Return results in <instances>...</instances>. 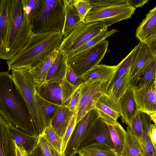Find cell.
I'll return each instance as SVG.
<instances>
[{
	"label": "cell",
	"mask_w": 156,
	"mask_h": 156,
	"mask_svg": "<svg viewBox=\"0 0 156 156\" xmlns=\"http://www.w3.org/2000/svg\"><path fill=\"white\" fill-rule=\"evenodd\" d=\"M0 115L23 132L39 136L24 98L9 71L0 72Z\"/></svg>",
	"instance_id": "obj_1"
},
{
	"label": "cell",
	"mask_w": 156,
	"mask_h": 156,
	"mask_svg": "<svg viewBox=\"0 0 156 156\" xmlns=\"http://www.w3.org/2000/svg\"><path fill=\"white\" fill-rule=\"evenodd\" d=\"M63 38L62 33L57 32L33 33L27 44L13 58L7 60L8 71L36 67L58 50Z\"/></svg>",
	"instance_id": "obj_2"
},
{
	"label": "cell",
	"mask_w": 156,
	"mask_h": 156,
	"mask_svg": "<svg viewBox=\"0 0 156 156\" xmlns=\"http://www.w3.org/2000/svg\"><path fill=\"white\" fill-rule=\"evenodd\" d=\"M33 33L22 0H11L7 29L0 48V58L7 60L13 58L27 44Z\"/></svg>",
	"instance_id": "obj_3"
},
{
	"label": "cell",
	"mask_w": 156,
	"mask_h": 156,
	"mask_svg": "<svg viewBox=\"0 0 156 156\" xmlns=\"http://www.w3.org/2000/svg\"><path fill=\"white\" fill-rule=\"evenodd\" d=\"M70 0H44L43 8L31 22L34 33L62 32L66 7Z\"/></svg>",
	"instance_id": "obj_4"
},
{
	"label": "cell",
	"mask_w": 156,
	"mask_h": 156,
	"mask_svg": "<svg viewBox=\"0 0 156 156\" xmlns=\"http://www.w3.org/2000/svg\"><path fill=\"white\" fill-rule=\"evenodd\" d=\"M11 76L24 98L38 136L41 135L45 127L36 100L35 83L30 69H13Z\"/></svg>",
	"instance_id": "obj_5"
},
{
	"label": "cell",
	"mask_w": 156,
	"mask_h": 156,
	"mask_svg": "<svg viewBox=\"0 0 156 156\" xmlns=\"http://www.w3.org/2000/svg\"><path fill=\"white\" fill-rule=\"evenodd\" d=\"M108 27L101 22L85 23L81 20L63 38L58 51L67 55L98 34L107 31Z\"/></svg>",
	"instance_id": "obj_6"
},
{
	"label": "cell",
	"mask_w": 156,
	"mask_h": 156,
	"mask_svg": "<svg viewBox=\"0 0 156 156\" xmlns=\"http://www.w3.org/2000/svg\"><path fill=\"white\" fill-rule=\"evenodd\" d=\"M135 9L128 1L123 4L104 7H93L86 15L85 23L101 22L108 26L131 18Z\"/></svg>",
	"instance_id": "obj_7"
},
{
	"label": "cell",
	"mask_w": 156,
	"mask_h": 156,
	"mask_svg": "<svg viewBox=\"0 0 156 156\" xmlns=\"http://www.w3.org/2000/svg\"><path fill=\"white\" fill-rule=\"evenodd\" d=\"M111 80L90 81L80 87V99L77 108L76 125L88 112L95 109V104L105 93Z\"/></svg>",
	"instance_id": "obj_8"
},
{
	"label": "cell",
	"mask_w": 156,
	"mask_h": 156,
	"mask_svg": "<svg viewBox=\"0 0 156 156\" xmlns=\"http://www.w3.org/2000/svg\"><path fill=\"white\" fill-rule=\"evenodd\" d=\"M108 42L105 40L78 56L67 60V65L80 76L99 64L107 50Z\"/></svg>",
	"instance_id": "obj_9"
},
{
	"label": "cell",
	"mask_w": 156,
	"mask_h": 156,
	"mask_svg": "<svg viewBox=\"0 0 156 156\" xmlns=\"http://www.w3.org/2000/svg\"><path fill=\"white\" fill-rule=\"evenodd\" d=\"M98 144L107 145L114 149V144L108 126L100 117L97 119L84 135L76 152L87 147Z\"/></svg>",
	"instance_id": "obj_10"
},
{
	"label": "cell",
	"mask_w": 156,
	"mask_h": 156,
	"mask_svg": "<svg viewBox=\"0 0 156 156\" xmlns=\"http://www.w3.org/2000/svg\"><path fill=\"white\" fill-rule=\"evenodd\" d=\"M99 117L95 109L88 112L75 125L63 153L64 156H73L84 135Z\"/></svg>",
	"instance_id": "obj_11"
},
{
	"label": "cell",
	"mask_w": 156,
	"mask_h": 156,
	"mask_svg": "<svg viewBox=\"0 0 156 156\" xmlns=\"http://www.w3.org/2000/svg\"><path fill=\"white\" fill-rule=\"evenodd\" d=\"M135 35L140 42L145 44L154 55H156V7L146 16L137 27Z\"/></svg>",
	"instance_id": "obj_12"
},
{
	"label": "cell",
	"mask_w": 156,
	"mask_h": 156,
	"mask_svg": "<svg viewBox=\"0 0 156 156\" xmlns=\"http://www.w3.org/2000/svg\"><path fill=\"white\" fill-rule=\"evenodd\" d=\"M156 81H153L139 89L131 88L139 112L149 116L156 112Z\"/></svg>",
	"instance_id": "obj_13"
},
{
	"label": "cell",
	"mask_w": 156,
	"mask_h": 156,
	"mask_svg": "<svg viewBox=\"0 0 156 156\" xmlns=\"http://www.w3.org/2000/svg\"><path fill=\"white\" fill-rule=\"evenodd\" d=\"M99 117L107 124H112L117 121L121 116L119 103H115L107 94H103L94 105Z\"/></svg>",
	"instance_id": "obj_14"
},
{
	"label": "cell",
	"mask_w": 156,
	"mask_h": 156,
	"mask_svg": "<svg viewBox=\"0 0 156 156\" xmlns=\"http://www.w3.org/2000/svg\"><path fill=\"white\" fill-rule=\"evenodd\" d=\"M119 103L122 121L130 126L133 120L139 111L133 90L130 86L120 99Z\"/></svg>",
	"instance_id": "obj_15"
},
{
	"label": "cell",
	"mask_w": 156,
	"mask_h": 156,
	"mask_svg": "<svg viewBox=\"0 0 156 156\" xmlns=\"http://www.w3.org/2000/svg\"><path fill=\"white\" fill-rule=\"evenodd\" d=\"M61 81L51 82L39 85H35V90L45 100L59 105H65L62 98Z\"/></svg>",
	"instance_id": "obj_16"
},
{
	"label": "cell",
	"mask_w": 156,
	"mask_h": 156,
	"mask_svg": "<svg viewBox=\"0 0 156 156\" xmlns=\"http://www.w3.org/2000/svg\"><path fill=\"white\" fill-rule=\"evenodd\" d=\"M6 124L9 132L15 143L22 147L27 154L30 153L37 145L39 136H34L27 134L7 121Z\"/></svg>",
	"instance_id": "obj_17"
},
{
	"label": "cell",
	"mask_w": 156,
	"mask_h": 156,
	"mask_svg": "<svg viewBox=\"0 0 156 156\" xmlns=\"http://www.w3.org/2000/svg\"><path fill=\"white\" fill-rule=\"evenodd\" d=\"M58 51L56 57L47 72L44 83L61 81L66 75L68 66V55L63 51Z\"/></svg>",
	"instance_id": "obj_18"
},
{
	"label": "cell",
	"mask_w": 156,
	"mask_h": 156,
	"mask_svg": "<svg viewBox=\"0 0 156 156\" xmlns=\"http://www.w3.org/2000/svg\"><path fill=\"white\" fill-rule=\"evenodd\" d=\"M139 44V47L130 68V80L139 71L147 66L154 58L156 57L145 44L140 42Z\"/></svg>",
	"instance_id": "obj_19"
},
{
	"label": "cell",
	"mask_w": 156,
	"mask_h": 156,
	"mask_svg": "<svg viewBox=\"0 0 156 156\" xmlns=\"http://www.w3.org/2000/svg\"><path fill=\"white\" fill-rule=\"evenodd\" d=\"M119 64L112 66L98 64L79 77L85 83L90 81L109 80L113 76Z\"/></svg>",
	"instance_id": "obj_20"
},
{
	"label": "cell",
	"mask_w": 156,
	"mask_h": 156,
	"mask_svg": "<svg viewBox=\"0 0 156 156\" xmlns=\"http://www.w3.org/2000/svg\"><path fill=\"white\" fill-rule=\"evenodd\" d=\"M156 80V57L130 80V87L139 89Z\"/></svg>",
	"instance_id": "obj_21"
},
{
	"label": "cell",
	"mask_w": 156,
	"mask_h": 156,
	"mask_svg": "<svg viewBox=\"0 0 156 156\" xmlns=\"http://www.w3.org/2000/svg\"><path fill=\"white\" fill-rule=\"evenodd\" d=\"M6 122L0 115V156H16L15 142L9 132Z\"/></svg>",
	"instance_id": "obj_22"
},
{
	"label": "cell",
	"mask_w": 156,
	"mask_h": 156,
	"mask_svg": "<svg viewBox=\"0 0 156 156\" xmlns=\"http://www.w3.org/2000/svg\"><path fill=\"white\" fill-rule=\"evenodd\" d=\"M140 112L142 125V133L139 140L142 150L143 156H156V149L151 142L149 133V127L152 120L150 117Z\"/></svg>",
	"instance_id": "obj_23"
},
{
	"label": "cell",
	"mask_w": 156,
	"mask_h": 156,
	"mask_svg": "<svg viewBox=\"0 0 156 156\" xmlns=\"http://www.w3.org/2000/svg\"><path fill=\"white\" fill-rule=\"evenodd\" d=\"M74 112L69 110L66 105H60L56 115L52 121L51 126L62 139Z\"/></svg>",
	"instance_id": "obj_24"
},
{
	"label": "cell",
	"mask_w": 156,
	"mask_h": 156,
	"mask_svg": "<svg viewBox=\"0 0 156 156\" xmlns=\"http://www.w3.org/2000/svg\"><path fill=\"white\" fill-rule=\"evenodd\" d=\"M35 96L45 127L49 126L60 105L45 100L36 90Z\"/></svg>",
	"instance_id": "obj_25"
},
{
	"label": "cell",
	"mask_w": 156,
	"mask_h": 156,
	"mask_svg": "<svg viewBox=\"0 0 156 156\" xmlns=\"http://www.w3.org/2000/svg\"><path fill=\"white\" fill-rule=\"evenodd\" d=\"M130 69L116 80L105 92L117 104L130 86Z\"/></svg>",
	"instance_id": "obj_26"
},
{
	"label": "cell",
	"mask_w": 156,
	"mask_h": 156,
	"mask_svg": "<svg viewBox=\"0 0 156 156\" xmlns=\"http://www.w3.org/2000/svg\"><path fill=\"white\" fill-rule=\"evenodd\" d=\"M58 52V50L55 51L38 66L33 69H30V72L33 76L35 85H41L45 82L47 72Z\"/></svg>",
	"instance_id": "obj_27"
},
{
	"label": "cell",
	"mask_w": 156,
	"mask_h": 156,
	"mask_svg": "<svg viewBox=\"0 0 156 156\" xmlns=\"http://www.w3.org/2000/svg\"><path fill=\"white\" fill-rule=\"evenodd\" d=\"M118 31L116 29H113L98 34L68 54L67 60L78 56Z\"/></svg>",
	"instance_id": "obj_28"
},
{
	"label": "cell",
	"mask_w": 156,
	"mask_h": 156,
	"mask_svg": "<svg viewBox=\"0 0 156 156\" xmlns=\"http://www.w3.org/2000/svg\"><path fill=\"white\" fill-rule=\"evenodd\" d=\"M121 156H143L139 140L132 134L127 126Z\"/></svg>",
	"instance_id": "obj_29"
},
{
	"label": "cell",
	"mask_w": 156,
	"mask_h": 156,
	"mask_svg": "<svg viewBox=\"0 0 156 156\" xmlns=\"http://www.w3.org/2000/svg\"><path fill=\"white\" fill-rule=\"evenodd\" d=\"M73 1L70 0L65 9L64 25L62 32L63 38L67 36L72 29L81 20L77 9L73 3Z\"/></svg>",
	"instance_id": "obj_30"
},
{
	"label": "cell",
	"mask_w": 156,
	"mask_h": 156,
	"mask_svg": "<svg viewBox=\"0 0 156 156\" xmlns=\"http://www.w3.org/2000/svg\"><path fill=\"white\" fill-rule=\"evenodd\" d=\"M107 125L114 144V151L117 156H121L124 143L126 130L117 121Z\"/></svg>",
	"instance_id": "obj_31"
},
{
	"label": "cell",
	"mask_w": 156,
	"mask_h": 156,
	"mask_svg": "<svg viewBox=\"0 0 156 156\" xmlns=\"http://www.w3.org/2000/svg\"><path fill=\"white\" fill-rule=\"evenodd\" d=\"M77 153L80 156H117L113 149L104 144L91 145L81 149Z\"/></svg>",
	"instance_id": "obj_32"
},
{
	"label": "cell",
	"mask_w": 156,
	"mask_h": 156,
	"mask_svg": "<svg viewBox=\"0 0 156 156\" xmlns=\"http://www.w3.org/2000/svg\"><path fill=\"white\" fill-rule=\"evenodd\" d=\"M139 46V44L136 45L128 55L118 64L119 66L112 78L107 90L116 80L121 77L130 69L132 62Z\"/></svg>",
	"instance_id": "obj_33"
},
{
	"label": "cell",
	"mask_w": 156,
	"mask_h": 156,
	"mask_svg": "<svg viewBox=\"0 0 156 156\" xmlns=\"http://www.w3.org/2000/svg\"><path fill=\"white\" fill-rule=\"evenodd\" d=\"M11 1V0H2V1L0 10V38L2 42L7 29Z\"/></svg>",
	"instance_id": "obj_34"
},
{
	"label": "cell",
	"mask_w": 156,
	"mask_h": 156,
	"mask_svg": "<svg viewBox=\"0 0 156 156\" xmlns=\"http://www.w3.org/2000/svg\"><path fill=\"white\" fill-rule=\"evenodd\" d=\"M24 8L31 22L40 13L44 6V0H22Z\"/></svg>",
	"instance_id": "obj_35"
},
{
	"label": "cell",
	"mask_w": 156,
	"mask_h": 156,
	"mask_svg": "<svg viewBox=\"0 0 156 156\" xmlns=\"http://www.w3.org/2000/svg\"><path fill=\"white\" fill-rule=\"evenodd\" d=\"M42 135L58 152L62 154V139L56 133L51 125L45 128Z\"/></svg>",
	"instance_id": "obj_36"
},
{
	"label": "cell",
	"mask_w": 156,
	"mask_h": 156,
	"mask_svg": "<svg viewBox=\"0 0 156 156\" xmlns=\"http://www.w3.org/2000/svg\"><path fill=\"white\" fill-rule=\"evenodd\" d=\"M79 87L71 84L65 76L61 82V88L63 100L65 105L69 103L72 96Z\"/></svg>",
	"instance_id": "obj_37"
},
{
	"label": "cell",
	"mask_w": 156,
	"mask_h": 156,
	"mask_svg": "<svg viewBox=\"0 0 156 156\" xmlns=\"http://www.w3.org/2000/svg\"><path fill=\"white\" fill-rule=\"evenodd\" d=\"M38 143L44 156H64L63 154L58 152L42 135L39 136Z\"/></svg>",
	"instance_id": "obj_38"
},
{
	"label": "cell",
	"mask_w": 156,
	"mask_h": 156,
	"mask_svg": "<svg viewBox=\"0 0 156 156\" xmlns=\"http://www.w3.org/2000/svg\"><path fill=\"white\" fill-rule=\"evenodd\" d=\"M73 3L76 8L81 20L83 21L86 15L92 8L89 0H74Z\"/></svg>",
	"instance_id": "obj_39"
},
{
	"label": "cell",
	"mask_w": 156,
	"mask_h": 156,
	"mask_svg": "<svg viewBox=\"0 0 156 156\" xmlns=\"http://www.w3.org/2000/svg\"><path fill=\"white\" fill-rule=\"evenodd\" d=\"M77 110V109L74 112L64 135L62 138V154L65 150L67 144L75 127Z\"/></svg>",
	"instance_id": "obj_40"
},
{
	"label": "cell",
	"mask_w": 156,
	"mask_h": 156,
	"mask_svg": "<svg viewBox=\"0 0 156 156\" xmlns=\"http://www.w3.org/2000/svg\"><path fill=\"white\" fill-rule=\"evenodd\" d=\"M129 127L133 135L139 141L142 133V125L139 111L133 120L130 126Z\"/></svg>",
	"instance_id": "obj_41"
},
{
	"label": "cell",
	"mask_w": 156,
	"mask_h": 156,
	"mask_svg": "<svg viewBox=\"0 0 156 156\" xmlns=\"http://www.w3.org/2000/svg\"><path fill=\"white\" fill-rule=\"evenodd\" d=\"M65 76L69 82L76 86L79 87L85 83L83 80L78 77L72 69L68 66Z\"/></svg>",
	"instance_id": "obj_42"
},
{
	"label": "cell",
	"mask_w": 156,
	"mask_h": 156,
	"mask_svg": "<svg viewBox=\"0 0 156 156\" xmlns=\"http://www.w3.org/2000/svg\"><path fill=\"white\" fill-rule=\"evenodd\" d=\"M89 0L92 7L119 5L123 4L128 1V0Z\"/></svg>",
	"instance_id": "obj_43"
},
{
	"label": "cell",
	"mask_w": 156,
	"mask_h": 156,
	"mask_svg": "<svg viewBox=\"0 0 156 156\" xmlns=\"http://www.w3.org/2000/svg\"><path fill=\"white\" fill-rule=\"evenodd\" d=\"M80 99V92L79 87L72 95L69 102L66 105V106L71 111L75 112L79 105Z\"/></svg>",
	"instance_id": "obj_44"
},
{
	"label": "cell",
	"mask_w": 156,
	"mask_h": 156,
	"mask_svg": "<svg viewBox=\"0 0 156 156\" xmlns=\"http://www.w3.org/2000/svg\"><path fill=\"white\" fill-rule=\"evenodd\" d=\"M149 133L151 142L156 149V124L151 125L149 130Z\"/></svg>",
	"instance_id": "obj_45"
},
{
	"label": "cell",
	"mask_w": 156,
	"mask_h": 156,
	"mask_svg": "<svg viewBox=\"0 0 156 156\" xmlns=\"http://www.w3.org/2000/svg\"><path fill=\"white\" fill-rule=\"evenodd\" d=\"M27 156H44L38 142L33 150L27 154Z\"/></svg>",
	"instance_id": "obj_46"
},
{
	"label": "cell",
	"mask_w": 156,
	"mask_h": 156,
	"mask_svg": "<svg viewBox=\"0 0 156 156\" xmlns=\"http://www.w3.org/2000/svg\"><path fill=\"white\" fill-rule=\"evenodd\" d=\"M148 0H128V2L135 9L136 8L142 7L148 2Z\"/></svg>",
	"instance_id": "obj_47"
},
{
	"label": "cell",
	"mask_w": 156,
	"mask_h": 156,
	"mask_svg": "<svg viewBox=\"0 0 156 156\" xmlns=\"http://www.w3.org/2000/svg\"><path fill=\"white\" fill-rule=\"evenodd\" d=\"M15 143L16 156H27V153L20 146Z\"/></svg>",
	"instance_id": "obj_48"
},
{
	"label": "cell",
	"mask_w": 156,
	"mask_h": 156,
	"mask_svg": "<svg viewBox=\"0 0 156 156\" xmlns=\"http://www.w3.org/2000/svg\"><path fill=\"white\" fill-rule=\"evenodd\" d=\"M149 116L151 120L153 121L154 124H156V112L151 114Z\"/></svg>",
	"instance_id": "obj_49"
},
{
	"label": "cell",
	"mask_w": 156,
	"mask_h": 156,
	"mask_svg": "<svg viewBox=\"0 0 156 156\" xmlns=\"http://www.w3.org/2000/svg\"><path fill=\"white\" fill-rule=\"evenodd\" d=\"M2 40H1V39L0 38V48L1 46V45H2Z\"/></svg>",
	"instance_id": "obj_50"
},
{
	"label": "cell",
	"mask_w": 156,
	"mask_h": 156,
	"mask_svg": "<svg viewBox=\"0 0 156 156\" xmlns=\"http://www.w3.org/2000/svg\"><path fill=\"white\" fill-rule=\"evenodd\" d=\"M2 0H0V10L1 8Z\"/></svg>",
	"instance_id": "obj_51"
}]
</instances>
